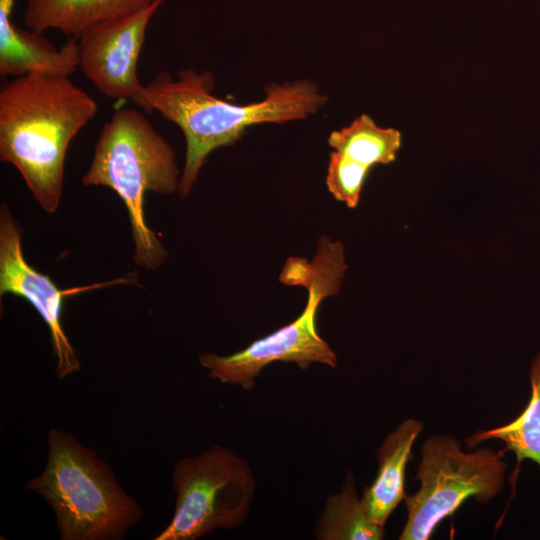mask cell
<instances>
[{
  "mask_svg": "<svg viewBox=\"0 0 540 540\" xmlns=\"http://www.w3.org/2000/svg\"><path fill=\"white\" fill-rule=\"evenodd\" d=\"M214 84L209 71L182 69L176 78L160 72L144 85L139 107L160 113L185 136V164L178 189L182 198L192 190L212 151L234 144L250 126L305 119L327 101L309 80L267 85L266 97L247 105L216 97Z\"/></svg>",
  "mask_w": 540,
  "mask_h": 540,
  "instance_id": "6da1fadb",
  "label": "cell"
},
{
  "mask_svg": "<svg viewBox=\"0 0 540 540\" xmlns=\"http://www.w3.org/2000/svg\"><path fill=\"white\" fill-rule=\"evenodd\" d=\"M98 111L69 76L28 73L0 88V159L16 167L40 206H59L68 147Z\"/></svg>",
  "mask_w": 540,
  "mask_h": 540,
  "instance_id": "7a4b0ae2",
  "label": "cell"
},
{
  "mask_svg": "<svg viewBox=\"0 0 540 540\" xmlns=\"http://www.w3.org/2000/svg\"><path fill=\"white\" fill-rule=\"evenodd\" d=\"M176 154L152 123L136 108L117 109L102 127L89 169L86 186L111 188L124 202L135 244L134 262L157 269L167 253L145 220L147 192L171 194L179 189Z\"/></svg>",
  "mask_w": 540,
  "mask_h": 540,
  "instance_id": "3957f363",
  "label": "cell"
},
{
  "mask_svg": "<svg viewBox=\"0 0 540 540\" xmlns=\"http://www.w3.org/2000/svg\"><path fill=\"white\" fill-rule=\"evenodd\" d=\"M25 488L50 505L61 540H119L142 517L107 463L55 428L48 433L46 466Z\"/></svg>",
  "mask_w": 540,
  "mask_h": 540,
  "instance_id": "277c9868",
  "label": "cell"
},
{
  "mask_svg": "<svg viewBox=\"0 0 540 540\" xmlns=\"http://www.w3.org/2000/svg\"><path fill=\"white\" fill-rule=\"evenodd\" d=\"M415 478L419 489L406 495L407 518L400 540L430 539L438 525L469 498L486 504L504 489L507 463L504 449H462L459 438L436 434L420 448Z\"/></svg>",
  "mask_w": 540,
  "mask_h": 540,
  "instance_id": "5b68a950",
  "label": "cell"
},
{
  "mask_svg": "<svg viewBox=\"0 0 540 540\" xmlns=\"http://www.w3.org/2000/svg\"><path fill=\"white\" fill-rule=\"evenodd\" d=\"M347 269L344 247L340 241L319 238L307 280L308 300L302 314L277 331L252 342L245 349L228 356L205 353L200 364L209 376L222 383L251 389L261 370L276 361L294 362L301 369L312 363L336 367L337 357L319 335L316 315L322 300L336 295Z\"/></svg>",
  "mask_w": 540,
  "mask_h": 540,
  "instance_id": "8992f818",
  "label": "cell"
},
{
  "mask_svg": "<svg viewBox=\"0 0 540 540\" xmlns=\"http://www.w3.org/2000/svg\"><path fill=\"white\" fill-rule=\"evenodd\" d=\"M171 483L175 512L155 540H195L215 529L234 528L246 517L255 492L249 464L220 445L178 461Z\"/></svg>",
  "mask_w": 540,
  "mask_h": 540,
  "instance_id": "52a82bcc",
  "label": "cell"
},
{
  "mask_svg": "<svg viewBox=\"0 0 540 540\" xmlns=\"http://www.w3.org/2000/svg\"><path fill=\"white\" fill-rule=\"evenodd\" d=\"M166 0L128 16L94 24L76 38L79 68L94 86L114 100H129L139 107L144 85L137 65L148 25Z\"/></svg>",
  "mask_w": 540,
  "mask_h": 540,
  "instance_id": "ba28073f",
  "label": "cell"
},
{
  "mask_svg": "<svg viewBox=\"0 0 540 540\" xmlns=\"http://www.w3.org/2000/svg\"><path fill=\"white\" fill-rule=\"evenodd\" d=\"M77 290H60L49 276L33 268L24 258L21 230L4 204L0 210V295L25 298L49 328L56 376L59 380L80 369L78 355L62 325L64 298Z\"/></svg>",
  "mask_w": 540,
  "mask_h": 540,
  "instance_id": "9c48e42d",
  "label": "cell"
},
{
  "mask_svg": "<svg viewBox=\"0 0 540 540\" xmlns=\"http://www.w3.org/2000/svg\"><path fill=\"white\" fill-rule=\"evenodd\" d=\"M16 0H0V75L19 77L28 73L67 75L79 68L75 37L57 48L42 33L18 27L12 21Z\"/></svg>",
  "mask_w": 540,
  "mask_h": 540,
  "instance_id": "30bf717a",
  "label": "cell"
},
{
  "mask_svg": "<svg viewBox=\"0 0 540 540\" xmlns=\"http://www.w3.org/2000/svg\"><path fill=\"white\" fill-rule=\"evenodd\" d=\"M423 429L422 421L405 419L377 449V474L372 484L364 488L361 501L372 520L381 526H385L395 508L406 497V467L413 444Z\"/></svg>",
  "mask_w": 540,
  "mask_h": 540,
  "instance_id": "8fae6325",
  "label": "cell"
},
{
  "mask_svg": "<svg viewBox=\"0 0 540 540\" xmlns=\"http://www.w3.org/2000/svg\"><path fill=\"white\" fill-rule=\"evenodd\" d=\"M157 0H27L23 14L27 29L56 30L77 37L94 24L137 13Z\"/></svg>",
  "mask_w": 540,
  "mask_h": 540,
  "instance_id": "7c38bea8",
  "label": "cell"
},
{
  "mask_svg": "<svg viewBox=\"0 0 540 540\" xmlns=\"http://www.w3.org/2000/svg\"><path fill=\"white\" fill-rule=\"evenodd\" d=\"M528 379L529 401L514 420L488 430H477L465 439L468 449L491 439L501 441L505 452L514 453L516 471L524 460L534 462L540 469V352L531 361Z\"/></svg>",
  "mask_w": 540,
  "mask_h": 540,
  "instance_id": "4fadbf2b",
  "label": "cell"
},
{
  "mask_svg": "<svg viewBox=\"0 0 540 540\" xmlns=\"http://www.w3.org/2000/svg\"><path fill=\"white\" fill-rule=\"evenodd\" d=\"M316 537L324 540H380L385 528L369 516L358 497L351 472L341 491L328 497L317 523Z\"/></svg>",
  "mask_w": 540,
  "mask_h": 540,
  "instance_id": "5bb4252c",
  "label": "cell"
},
{
  "mask_svg": "<svg viewBox=\"0 0 540 540\" xmlns=\"http://www.w3.org/2000/svg\"><path fill=\"white\" fill-rule=\"evenodd\" d=\"M328 144L363 165H388L402 145V134L391 127H381L367 114L355 118L348 126L332 131Z\"/></svg>",
  "mask_w": 540,
  "mask_h": 540,
  "instance_id": "9a60e30c",
  "label": "cell"
},
{
  "mask_svg": "<svg viewBox=\"0 0 540 540\" xmlns=\"http://www.w3.org/2000/svg\"><path fill=\"white\" fill-rule=\"evenodd\" d=\"M371 167L363 165L337 151L330 153L326 185L333 197L355 208Z\"/></svg>",
  "mask_w": 540,
  "mask_h": 540,
  "instance_id": "2e32d148",
  "label": "cell"
}]
</instances>
